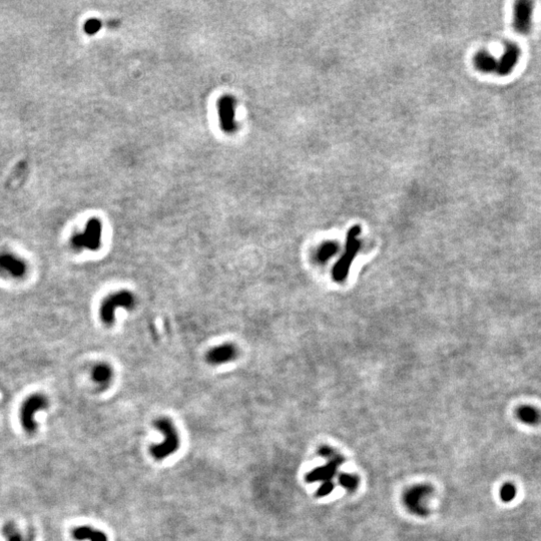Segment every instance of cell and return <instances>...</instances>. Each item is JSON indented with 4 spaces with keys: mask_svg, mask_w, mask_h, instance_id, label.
Returning a JSON list of instances; mask_svg holds the SVG:
<instances>
[{
    "mask_svg": "<svg viewBox=\"0 0 541 541\" xmlns=\"http://www.w3.org/2000/svg\"><path fill=\"white\" fill-rule=\"evenodd\" d=\"M155 427L163 433L165 440L163 443L151 447V454L157 460H163L178 451L180 447V437L171 419L162 417L156 420Z\"/></svg>",
    "mask_w": 541,
    "mask_h": 541,
    "instance_id": "obj_1",
    "label": "cell"
},
{
    "mask_svg": "<svg viewBox=\"0 0 541 541\" xmlns=\"http://www.w3.org/2000/svg\"><path fill=\"white\" fill-rule=\"evenodd\" d=\"M360 232V226H354L348 232L345 253H344V255L341 257V259L338 261L333 269V279L338 283H342L347 279L351 264L360 250L361 242L358 240Z\"/></svg>",
    "mask_w": 541,
    "mask_h": 541,
    "instance_id": "obj_2",
    "label": "cell"
},
{
    "mask_svg": "<svg viewBox=\"0 0 541 541\" xmlns=\"http://www.w3.org/2000/svg\"><path fill=\"white\" fill-rule=\"evenodd\" d=\"M135 307L134 295L126 290L114 293L107 297L101 306L100 315L102 321L106 325H113L116 320V312L118 309L132 310Z\"/></svg>",
    "mask_w": 541,
    "mask_h": 541,
    "instance_id": "obj_3",
    "label": "cell"
},
{
    "mask_svg": "<svg viewBox=\"0 0 541 541\" xmlns=\"http://www.w3.org/2000/svg\"><path fill=\"white\" fill-rule=\"evenodd\" d=\"M103 225L97 219H91L87 222L83 233L74 235L71 239L72 247L76 250L86 249L97 251L102 243Z\"/></svg>",
    "mask_w": 541,
    "mask_h": 541,
    "instance_id": "obj_4",
    "label": "cell"
},
{
    "mask_svg": "<svg viewBox=\"0 0 541 541\" xmlns=\"http://www.w3.org/2000/svg\"><path fill=\"white\" fill-rule=\"evenodd\" d=\"M47 407V400L40 394H35L28 397L22 404L20 411V418L23 428L27 432H34L36 429V423L34 421V415L36 412L43 410Z\"/></svg>",
    "mask_w": 541,
    "mask_h": 541,
    "instance_id": "obj_5",
    "label": "cell"
},
{
    "mask_svg": "<svg viewBox=\"0 0 541 541\" xmlns=\"http://www.w3.org/2000/svg\"><path fill=\"white\" fill-rule=\"evenodd\" d=\"M432 493V488L428 485H417L408 489L404 494V503L413 513L420 516L427 514V509L423 503Z\"/></svg>",
    "mask_w": 541,
    "mask_h": 541,
    "instance_id": "obj_6",
    "label": "cell"
},
{
    "mask_svg": "<svg viewBox=\"0 0 541 541\" xmlns=\"http://www.w3.org/2000/svg\"><path fill=\"white\" fill-rule=\"evenodd\" d=\"M533 2L528 0H518L514 4L513 27L520 34H528L532 25Z\"/></svg>",
    "mask_w": 541,
    "mask_h": 541,
    "instance_id": "obj_7",
    "label": "cell"
},
{
    "mask_svg": "<svg viewBox=\"0 0 541 541\" xmlns=\"http://www.w3.org/2000/svg\"><path fill=\"white\" fill-rule=\"evenodd\" d=\"M239 355V350L232 343L221 344L211 349L206 355V361L210 365L219 366L234 361Z\"/></svg>",
    "mask_w": 541,
    "mask_h": 541,
    "instance_id": "obj_8",
    "label": "cell"
},
{
    "mask_svg": "<svg viewBox=\"0 0 541 541\" xmlns=\"http://www.w3.org/2000/svg\"><path fill=\"white\" fill-rule=\"evenodd\" d=\"M520 53V47L516 43L507 42L502 57L497 61V68L495 72L501 76L511 73L519 60Z\"/></svg>",
    "mask_w": 541,
    "mask_h": 541,
    "instance_id": "obj_9",
    "label": "cell"
},
{
    "mask_svg": "<svg viewBox=\"0 0 541 541\" xmlns=\"http://www.w3.org/2000/svg\"><path fill=\"white\" fill-rule=\"evenodd\" d=\"M219 117L221 126L224 131L232 133L237 129V123L235 120V101L234 98L227 95L222 97L218 104Z\"/></svg>",
    "mask_w": 541,
    "mask_h": 541,
    "instance_id": "obj_10",
    "label": "cell"
},
{
    "mask_svg": "<svg viewBox=\"0 0 541 541\" xmlns=\"http://www.w3.org/2000/svg\"><path fill=\"white\" fill-rule=\"evenodd\" d=\"M345 461L343 456L338 457L337 459L330 460L328 463L322 467H318L311 472H309L306 475V480L308 482H316V481H331V479L335 476L338 467Z\"/></svg>",
    "mask_w": 541,
    "mask_h": 541,
    "instance_id": "obj_11",
    "label": "cell"
},
{
    "mask_svg": "<svg viewBox=\"0 0 541 541\" xmlns=\"http://www.w3.org/2000/svg\"><path fill=\"white\" fill-rule=\"evenodd\" d=\"M0 270L14 278H21L26 273V265L19 258L12 254H0Z\"/></svg>",
    "mask_w": 541,
    "mask_h": 541,
    "instance_id": "obj_12",
    "label": "cell"
},
{
    "mask_svg": "<svg viewBox=\"0 0 541 541\" xmlns=\"http://www.w3.org/2000/svg\"><path fill=\"white\" fill-rule=\"evenodd\" d=\"M72 536L78 541H108V536L106 533L89 526L76 527L72 531Z\"/></svg>",
    "mask_w": 541,
    "mask_h": 541,
    "instance_id": "obj_13",
    "label": "cell"
},
{
    "mask_svg": "<svg viewBox=\"0 0 541 541\" xmlns=\"http://www.w3.org/2000/svg\"><path fill=\"white\" fill-rule=\"evenodd\" d=\"M113 376H114V370L107 363L97 364L96 366H94L91 372V377L93 381L101 385L109 384L112 381Z\"/></svg>",
    "mask_w": 541,
    "mask_h": 541,
    "instance_id": "obj_14",
    "label": "cell"
},
{
    "mask_svg": "<svg viewBox=\"0 0 541 541\" xmlns=\"http://www.w3.org/2000/svg\"><path fill=\"white\" fill-rule=\"evenodd\" d=\"M474 63L475 66L483 72L496 71L497 68V60L495 58L486 52L478 53L474 59Z\"/></svg>",
    "mask_w": 541,
    "mask_h": 541,
    "instance_id": "obj_15",
    "label": "cell"
},
{
    "mask_svg": "<svg viewBox=\"0 0 541 541\" xmlns=\"http://www.w3.org/2000/svg\"><path fill=\"white\" fill-rule=\"evenodd\" d=\"M517 417L520 421L528 425H535L541 420V415L537 409L531 406H522L517 411Z\"/></svg>",
    "mask_w": 541,
    "mask_h": 541,
    "instance_id": "obj_16",
    "label": "cell"
},
{
    "mask_svg": "<svg viewBox=\"0 0 541 541\" xmlns=\"http://www.w3.org/2000/svg\"><path fill=\"white\" fill-rule=\"evenodd\" d=\"M340 484L349 491H355L359 485V478L354 474L343 473L339 476Z\"/></svg>",
    "mask_w": 541,
    "mask_h": 541,
    "instance_id": "obj_17",
    "label": "cell"
},
{
    "mask_svg": "<svg viewBox=\"0 0 541 541\" xmlns=\"http://www.w3.org/2000/svg\"><path fill=\"white\" fill-rule=\"evenodd\" d=\"M516 496V487L511 483H506L501 487L500 498L503 502H510Z\"/></svg>",
    "mask_w": 541,
    "mask_h": 541,
    "instance_id": "obj_18",
    "label": "cell"
},
{
    "mask_svg": "<svg viewBox=\"0 0 541 541\" xmlns=\"http://www.w3.org/2000/svg\"><path fill=\"white\" fill-rule=\"evenodd\" d=\"M3 533L6 536L7 541H24L21 534L15 529L12 524H7L3 528Z\"/></svg>",
    "mask_w": 541,
    "mask_h": 541,
    "instance_id": "obj_19",
    "label": "cell"
},
{
    "mask_svg": "<svg viewBox=\"0 0 541 541\" xmlns=\"http://www.w3.org/2000/svg\"><path fill=\"white\" fill-rule=\"evenodd\" d=\"M102 27V22L98 20V19H89L88 21H86L85 25H84V30L87 34L89 35H93L95 34L96 32H98V30L101 29Z\"/></svg>",
    "mask_w": 541,
    "mask_h": 541,
    "instance_id": "obj_20",
    "label": "cell"
},
{
    "mask_svg": "<svg viewBox=\"0 0 541 541\" xmlns=\"http://www.w3.org/2000/svg\"><path fill=\"white\" fill-rule=\"evenodd\" d=\"M333 488H334V484L331 481L324 482L317 491V496L324 497V496L330 494L333 491Z\"/></svg>",
    "mask_w": 541,
    "mask_h": 541,
    "instance_id": "obj_21",
    "label": "cell"
},
{
    "mask_svg": "<svg viewBox=\"0 0 541 541\" xmlns=\"http://www.w3.org/2000/svg\"><path fill=\"white\" fill-rule=\"evenodd\" d=\"M335 250H336L335 245H333V244H331V243L327 244L325 248H323V249L320 250V252H319V257H320V259H321V257H322V258H328V257H330V256L335 252Z\"/></svg>",
    "mask_w": 541,
    "mask_h": 541,
    "instance_id": "obj_22",
    "label": "cell"
}]
</instances>
